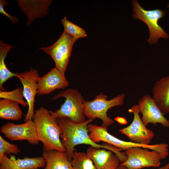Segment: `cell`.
Masks as SVG:
<instances>
[{
	"label": "cell",
	"mask_w": 169,
	"mask_h": 169,
	"mask_svg": "<svg viewBox=\"0 0 169 169\" xmlns=\"http://www.w3.org/2000/svg\"><path fill=\"white\" fill-rule=\"evenodd\" d=\"M40 77L37 70L33 68L18 73L17 77L23 85V95L28 104V109L24 119L25 122L32 120L33 118L35 98L37 94L38 82Z\"/></svg>",
	"instance_id": "cell-8"
},
{
	"label": "cell",
	"mask_w": 169,
	"mask_h": 169,
	"mask_svg": "<svg viewBox=\"0 0 169 169\" xmlns=\"http://www.w3.org/2000/svg\"></svg>",
	"instance_id": "cell-29"
},
{
	"label": "cell",
	"mask_w": 169,
	"mask_h": 169,
	"mask_svg": "<svg viewBox=\"0 0 169 169\" xmlns=\"http://www.w3.org/2000/svg\"><path fill=\"white\" fill-rule=\"evenodd\" d=\"M88 129L90 139L95 143L103 141L125 151L135 147H140L158 151H160L161 149L160 144L147 145L120 140L110 134L107 131V128L101 126L89 124L88 125Z\"/></svg>",
	"instance_id": "cell-7"
},
{
	"label": "cell",
	"mask_w": 169,
	"mask_h": 169,
	"mask_svg": "<svg viewBox=\"0 0 169 169\" xmlns=\"http://www.w3.org/2000/svg\"><path fill=\"white\" fill-rule=\"evenodd\" d=\"M22 112L18 103L8 100H0V118L3 120H18Z\"/></svg>",
	"instance_id": "cell-19"
},
{
	"label": "cell",
	"mask_w": 169,
	"mask_h": 169,
	"mask_svg": "<svg viewBox=\"0 0 169 169\" xmlns=\"http://www.w3.org/2000/svg\"><path fill=\"white\" fill-rule=\"evenodd\" d=\"M61 22L64 31L76 39L87 36L86 32L82 28L69 21L66 17L63 18Z\"/></svg>",
	"instance_id": "cell-23"
},
{
	"label": "cell",
	"mask_w": 169,
	"mask_h": 169,
	"mask_svg": "<svg viewBox=\"0 0 169 169\" xmlns=\"http://www.w3.org/2000/svg\"><path fill=\"white\" fill-rule=\"evenodd\" d=\"M126 160L120 164L128 169H140L147 167H159L161 157L157 151L135 147L125 151Z\"/></svg>",
	"instance_id": "cell-6"
},
{
	"label": "cell",
	"mask_w": 169,
	"mask_h": 169,
	"mask_svg": "<svg viewBox=\"0 0 169 169\" xmlns=\"http://www.w3.org/2000/svg\"><path fill=\"white\" fill-rule=\"evenodd\" d=\"M115 169H128L126 166L120 164Z\"/></svg>",
	"instance_id": "cell-27"
},
{
	"label": "cell",
	"mask_w": 169,
	"mask_h": 169,
	"mask_svg": "<svg viewBox=\"0 0 169 169\" xmlns=\"http://www.w3.org/2000/svg\"><path fill=\"white\" fill-rule=\"evenodd\" d=\"M33 120L38 140L44 147L48 149L66 152L60 139L62 131L51 110L40 107L35 111Z\"/></svg>",
	"instance_id": "cell-1"
},
{
	"label": "cell",
	"mask_w": 169,
	"mask_h": 169,
	"mask_svg": "<svg viewBox=\"0 0 169 169\" xmlns=\"http://www.w3.org/2000/svg\"><path fill=\"white\" fill-rule=\"evenodd\" d=\"M65 98L60 108L52 113L56 118L66 117L73 123H80L85 121L84 114V99L81 94L77 90L69 88L60 91L52 100L60 97Z\"/></svg>",
	"instance_id": "cell-2"
},
{
	"label": "cell",
	"mask_w": 169,
	"mask_h": 169,
	"mask_svg": "<svg viewBox=\"0 0 169 169\" xmlns=\"http://www.w3.org/2000/svg\"><path fill=\"white\" fill-rule=\"evenodd\" d=\"M45 169H74L66 151L47 149L43 146Z\"/></svg>",
	"instance_id": "cell-18"
},
{
	"label": "cell",
	"mask_w": 169,
	"mask_h": 169,
	"mask_svg": "<svg viewBox=\"0 0 169 169\" xmlns=\"http://www.w3.org/2000/svg\"><path fill=\"white\" fill-rule=\"evenodd\" d=\"M167 7L169 8V3L168 4V5L167 6Z\"/></svg>",
	"instance_id": "cell-28"
},
{
	"label": "cell",
	"mask_w": 169,
	"mask_h": 169,
	"mask_svg": "<svg viewBox=\"0 0 169 169\" xmlns=\"http://www.w3.org/2000/svg\"><path fill=\"white\" fill-rule=\"evenodd\" d=\"M52 0H17L21 11L27 17V25L37 19L48 14Z\"/></svg>",
	"instance_id": "cell-14"
},
{
	"label": "cell",
	"mask_w": 169,
	"mask_h": 169,
	"mask_svg": "<svg viewBox=\"0 0 169 169\" xmlns=\"http://www.w3.org/2000/svg\"><path fill=\"white\" fill-rule=\"evenodd\" d=\"M9 44L0 40V90L5 91L3 84L7 80L14 77H17L18 73H13L7 68L5 62V58L9 51L13 47Z\"/></svg>",
	"instance_id": "cell-20"
},
{
	"label": "cell",
	"mask_w": 169,
	"mask_h": 169,
	"mask_svg": "<svg viewBox=\"0 0 169 169\" xmlns=\"http://www.w3.org/2000/svg\"><path fill=\"white\" fill-rule=\"evenodd\" d=\"M71 162L74 169H97L93 161L84 152L74 151Z\"/></svg>",
	"instance_id": "cell-21"
},
{
	"label": "cell",
	"mask_w": 169,
	"mask_h": 169,
	"mask_svg": "<svg viewBox=\"0 0 169 169\" xmlns=\"http://www.w3.org/2000/svg\"><path fill=\"white\" fill-rule=\"evenodd\" d=\"M45 165L42 156L16 159L14 156H10L9 158L4 154L0 157V169H38Z\"/></svg>",
	"instance_id": "cell-16"
},
{
	"label": "cell",
	"mask_w": 169,
	"mask_h": 169,
	"mask_svg": "<svg viewBox=\"0 0 169 169\" xmlns=\"http://www.w3.org/2000/svg\"><path fill=\"white\" fill-rule=\"evenodd\" d=\"M77 40L64 31L53 45L39 49L49 55L55 63V67L65 74L73 45Z\"/></svg>",
	"instance_id": "cell-5"
},
{
	"label": "cell",
	"mask_w": 169,
	"mask_h": 169,
	"mask_svg": "<svg viewBox=\"0 0 169 169\" xmlns=\"http://www.w3.org/2000/svg\"><path fill=\"white\" fill-rule=\"evenodd\" d=\"M1 131L11 141L27 140L32 145H37L39 141L32 120L19 124L8 122L2 126Z\"/></svg>",
	"instance_id": "cell-9"
},
{
	"label": "cell",
	"mask_w": 169,
	"mask_h": 169,
	"mask_svg": "<svg viewBox=\"0 0 169 169\" xmlns=\"http://www.w3.org/2000/svg\"><path fill=\"white\" fill-rule=\"evenodd\" d=\"M20 151L16 145L9 142L0 136V157L4 154H17Z\"/></svg>",
	"instance_id": "cell-24"
},
{
	"label": "cell",
	"mask_w": 169,
	"mask_h": 169,
	"mask_svg": "<svg viewBox=\"0 0 169 169\" xmlns=\"http://www.w3.org/2000/svg\"><path fill=\"white\" fill-rule=\"evenodd\" d=\"M131 4L133 19L140 20L145 23L148 27L149 36L147 42L150 45L157 44L160 38L164 39L169 38L168 34L158 23L159 20L166 14V11H162L158 9L145 10L136 0H132Z\"/></svg>",
	"instance_id": "cell-4"
},
{
	"label": "cell",
	"mask_w": 169,
	"mask_h": 169,
	"mask_svg": "<svg viewBox=\"0 0 169 169\" xmlns=\"http://www.w3.org/2000/svg\"><path fill=\"white\" fill-rule=\"evenodd\" d=\"M69 85L65 74L55 67L39 78L38 82L37 94L48 95L56 90L64 89Z\"/></svg>",
	"instance_id": "cell-12"
},
{
	"label": "cell",
	"mask_w": 169,
	"mask_h": 169,
	"mask_svg": "<svg viewBox=\"0 0 169 169\" xmlns=\"http://www.w3.org/2000/svg\"><path fill=\"white\" fill-rule=\"evenodd\" d=\"M152 98L164 115L169 113V75L157 80L154 84Z\"/></svg>",
	"instance_id": "cell-17"
},
{
	"label": "cell",
	"mask_w": 169,
	"mask_h": 169,
	"mask_svg": "<svg viewBox=\"0 0 169 169\" xmlns=\"http://www.w3.org/2000/svg\"><path fill=\"white\" fill-rule=\"evenodd\" d=\"M62 131V142L66 150L69 159L70 161L72 160L74 152V147L76 145L81 144L90 145L91 146L97 148L105 149L113 151L117 156H120L121 153V149L115 147L108 143H104L102 145L99 144L92 141L86 140L70 132L64 130Z\"/></svg>",
	"instance_id": "cell-13"
},
{
	"label": "cell",
	"mask_w": 169,
	"mask_h": 169,
	"mask_svg": "<svg viewBox=\"0 0 169 169\" xmlns=\"http://www.w3.org/2000/svg\"><path fill=\"white\" fill-rule=\"evenodd\" d=\"M139 113L142 114L141 121L146 126L149 123L161 124L169 127V120L162 113L154 100L149 95L146 94L140 98L136 105Z\"/></svg>",
	"instance_id": "cell-11"
},
{
	"label": "cell",
	"mask_w": 169,
	"mask_h": 169,
	"mask_svg": "<svg viewBox=\"0 0 169 169\" xmlns=\"http://www.w3.org/2000/svg\"><path fill=\"white\" fill-rule=\"evenodd\" d=\"M169 169V162L165 166L157 168L156 169Z\"/></svg>",
	"instance_id": "cell-26"
},
{
	"label": "cell",
	"mask_w": 169,
	"mask_h": 169,
	"mask_svg": "<svg viewBox=\"0 0 169 169\" xmlns=\"http://www.w3.org/2000/svg\"><path fill=\"white\" fill-rule=\"evenodd\" d=\"M107 150L91 146L87 149L86 153L97 169H115L120 164V159L116 155L113 151Z\"/></svg>",
	"instance_id": "cell-15"
},
{
	"label": "cell",
	"mask_w": 169,
	"mask_h": 169,
	"mask_svg": "<svg viewBox=\"0 0 169 169\" xmlns=\"http://www.w3.org/2000/svg\"><path fill=\"white\" fill-rule=\"evenodd\" d=\"M23 88L18 87L11 91H0V98L15 102L23 107H27L28 104L24 99Z\"/></svg>",
	"instance_id": "cell-22"
},
{
	"label": "cell",
	"mask_w": 169,
	"mask_h": 169,
	"mask_svg": "<svg viewBox=\"0 0 169 169\" xmlns=\"http://www.w3.org/2000/svg\"><path fill=\"white\" fill-rule=\"evenodd\" d=\"M129 111L133 113V120L129 125L120 129L119 131L134 142L149 145L155 136L153 131L147 129L142 122L136 105L132 106Z\"/></svg>",
	"instance_id": "cell-10"
},
{
	"label": "cell",
	"mask_w": 169,
	"mask_h": 169,
	"mask_svg": "<svg viewBox=\"0 0 169 169\" xmlns=\"http://www.w3.org/2000/svg\"><path fill=\"white\" fill-rule=\"evenodd\" d=\"M125 97V94L122 93L108 100L107 96L101 92L92 100L88 101L84 99V115L89 119H100L102 122L101 126L107 128L114 123L108 116V110L113 107L122 105Z\"/></svg>",
	"instance_id": "cell-3"
},
{
	"label": "cell",
	"mask_w": 169,
	"mask_h": 169,
	"mask_svg": "<svg viewBox=\"0 0 169 169\" xmlns=\"http://www.w3.org/2000/svg\"><path fill=\"white\" fill-rule=\"evenodd\" d=\"M8 4L7 1L3 0H0V13L5 16L9 19L11 22L13 24H16L19 21L18 19L16 17L13 16L7 13L4 10V7Z\"/></svg>",
	"instance_id": "cell-25"
}]
</instances>
